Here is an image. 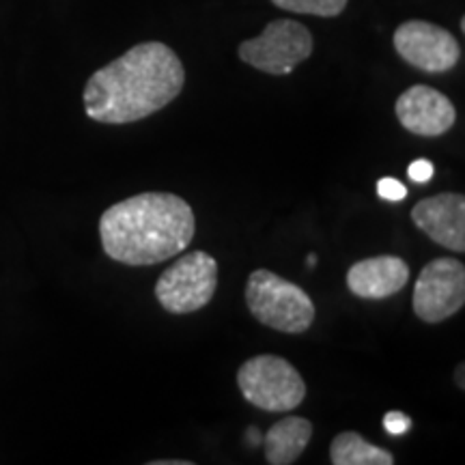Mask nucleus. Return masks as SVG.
<instances>
[{
  "label": "nucleus",
  "mask_w": 465,
  "mask_h": 465,
  "mask_svg": "<svg viewBox=\"0 0 465 465\" xmlns=\"http://www.w3.org/2000/svg\"><path fill=\"white\" fill-rule=\"evenodd\" d=\"M183 84L185 69L174 50L162 42H144L91 75L84 110L97 124H136L168 106Z\"/></svg>",
  "instance_id": "1"
},
{
  "label": "nucleus",
  "mask_w": 465,
  "mask_h": 465,
  "mask_svg": "<svg viewBox=\"0 0 465 465\" xmlns=\"http://www.w3.org/2000/svg\"><path fill=\"white\" fill-rule=\"evenodd\" d=\"M190 203L168 192H144L108 207L100 218L104 252L116 263L143 267L177 257L194 240Z\"/></svg>",
  "instance_id": "2"
},
{
  "label": "nucleus",
  "mask_w": 465,
  "mask_h": 465,
  "mask_svg": "<svg viewBox=\"0 0 465 465\" xmlns=\"http://www.w3.org/2000/svg\"><path fill=\"white\" fill-rule=\"evenodd\" d=\"M246 304L257 322L284 334L306 332L317 315L315 304L304 289L270 270L250 274Z\"/></svg>",
  "instance_id": "3"
},
{
  "label": "nucleus",
  "mask_w": 465,
  "mask_h": 465,
  "mask_svg": "<svg viewBox=\"0 0 465 465\" xmlns=\"http://www.w3.org/2000/svg\"><path fill=\"white\" fill-rule=\"evenodd\" d=\"M237 386L250 405L265 411H291L306 399V383L281 356H254L237 371Z\"/></svg>",
  "instance_id": "4"
},
{
  "label": "nucleus",
  "mask_w": 465,
  "mask_h": 465,
  "mask_svg": "<svg viewBox=\"0 0 465 465\" xmlns=\"http://www.w3.org/2000/svg\"><path fill=\"white\" fill-rule=\"evenodd\" d=\"M218 287V263L196 250L164 270L155 284V298L173 315H190L212 302Z\"/></svg>",
  "instance_id": "5"
},
{
  "label": "nucleus",
  "mask_w": 465,
  "mask_h": 465,
  "mask_svg": "<svg viewBox=\"0 0 465 465\" xmlns=\"http://www.w3.org/2000/svg\"><path fill=\"white\" fill-rule=\"evenodd\" d=\"M312 35L295 20H274L254 39H246L237 54L250 67L270 75H287L312 54Z\"/></svg>",
  "instance_id": "6"
},
{
  "label": "nucleus",
  "mask_w": 465,
  "mask_h": 465,
  "mask_svg": "<svg viewBox=\"0 0 465 465\" xmlns=\"http://www.w3.org/2000/svg\"><path fill=\"white\" fill-rule=\"evenodd\" d=\"M414 312L424 323H441L465 304V267L452 257L435 259L422 267L414 284Z\"/></svg>",
  "instance_id": "7"
},
{
  "label": "nucleus",
  "mask_w": 465,
  "mask_h": 465,
  "mask_svg": "<svg viewBox=\"0 0 465 465\" xmlns=\"http://www.w3.org/2000/svg\"><path fill=\"white\" fill-rule=\"evenodd\" d=\"M392 42L399 56L424 74L450 72L461 58L455 35L424 20L403 22L394 31Z\"/></svg>",
  "instance_id": "8"
},
{
  "label": "nucleus",
  "mask_w": 465,
  "mask_h": 465,
  "mask_svg": "<svg viewBox=\"0 0 465 465\" xmlns=\"http://www.w3.org/2000/svg\"><path fill=\"white\" fill-rule=\"evenodd\" d=\"M394 113L407 132L427 138L441 136L457 121L455 104L444 93L427 84H414L401 93Z\"/></svg>",
  "instance_id": "9"
},
{
  "label": "nucleus",
  "mask_w": 465,
  "mask_h": 465,
  "mask_svg": "<svg viewBox=\"0 0 465 465\" xmlns=\"http://www.w3.org/2000/svg\"><path fill=\"white\" fill-rule=\"evenodd\" d=\"M411 220L429 240L440 246L463 252L465 250V199L461 194H444L422 199L411 209Z\"/></svg>",
  "instance_id": "10"
},
{
  "label": "nucleus",
  "mask_w": 465,
  "mask_h": 465,
  "mask_svg": "<svg viewBox=\"0 0 465 465\" xmlns=\"http://www.w3.org/2000/svg\"><path fill=\"white\" fill-rule=\"evenodd\" d=\"M410 282V265L394 254L358 261L349 267L347 287L362 300H386Z\"/></svg>",
  "instance_id": "11"
},
{
  "label": "nucleus",
  "mask_w": 465,
  "mask_h": 465,
  "mask_svg": "<svg viewBox=\"0 0 465 465\" xmlns=\"http://www.w3.org/2000/svg\"><path fill=\"white\" fill-rule=\"evenodd\" d=\"M312 438V422L302 416H287L278 420L263 435L265 459L272 465H291L306 450Z\"/></svg>",
  "instance_id": "12"
},
{
  "label": "nucleus",
  "mask_w": 465,
  "mask_h": 465,
  "mask_svg": "<svg viewBox=\"0 0 465 465\" xmlns=\"http://www.w3.org/2000/svg\"><path fill=\"white\" fill-rule=\"evenodd\" d=\"M330 459L334 465H392V452L366 441L360 433L345 431L330 444Z\"/></svg>",
  "instance_id": "13"
},
{
  "label": "nucleus",
  "mask_w": 465,
  "mask_h": 465,
  "mask_svg": "<svg viewBox=\"0 0 465 465\" xmlns=\"http://www.w3.org/2000/svg\"><path fill=\"white\" fill-rule=\"evenodd\" d=\"M272 3L291 14L336 17L345 11L349 0H272Z\"/></svg>",
  "instance_id": "14"
},
{
  "label": "nucleus",
  "mask_w": 465,
  "mask_h": 465,
  "mask_svg": "<svg viewBox=\"0 0 465 465\" xmlns=\"http://www.w3.org/2000/svg\"><path fill=\"white\" fill-rule=\"evenodd\" d=\"M377 194H380V199L383 201H403L407 196V188L403 183L399 182V179L394 177H383L377 182Z\"/></svg>",
  "instance_id": "15"
},
{
  "label": "nucleus",
  "mask_w": 465,
  "mask_h": 465,
  "mask_svg": "<svg viewBox=\"0 0 465 465\" xmlns=\"http://www.w3.org/2000/svg\"><path fill=\"white\" fill-rule=\"evenodd\" d=\"M383 429L394 435V438H401V435H405L411 429V418L405 416L403 411H388L383 416Z\"/></svg>",
  "instance_id": "16"
},
{
  "label": "nucleus",
  "mask_w": 465,
  "mask_h": 465,
  "mask_svg": "<svg viewBox=\"0 0 465 465\" xmlns=\"http://www.w3.org/2000/svg\"><path fill=\"white\" fill-rule=\"evenodd\" d=\"M407 174L414 183H429L435 174V166L429 160H414L407 168Z\"/></svg>",
  "instance_id": "17"
},
{
  "label": "nucleus",
  "mask_w": 465,
  "mask_h": 465,
  "mask_svg": "<svg viewBox=\"0 0 465 465\" xmlns=\"http://www.w3.org/2000/svg\"><path fill=\"white\" fill-rule=\"evenodd\" d=\"M246 438H248V444H250V446H259L261 440H263V435H261V433L257 431V429H248Z\"/></svg>",
  "instance_id": "18"
},
{
  "label": "nucleus",
  "mask_w": 465,
  "mask_h": 465,
  "mask_svg": "<svg viewBox=\"0 0 465 465\" xmlns=\"http://www.w3.org/2000/svg\"><path fill=\"white\" fill-rule=\"evenodd\" d=\"M192 461H182V459H174V461H151V465H190Z\"/></svg>",
  "instance_id": "19"
},
{
  "label": "nucleus",
  "mask_w": 465,
  "mask_h": 465,
  "mask_svg": "<svg viewBox=\"0 0 465 465\" xmlns=\"http://www.w3.org/2000/svg\"><path fill=\"white\" fill-rule=\"evenodd\" d=\"M317 263V257L315 254H311V257H308V265H315Z\"/></svg>",
  "instance_id": "20"
}]
</instances>
